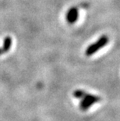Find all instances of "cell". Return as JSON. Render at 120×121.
Segmentation results:
<instances>
[{"mask_svg":"<svg viewBox=\"0 0 120 121\" xmlns=\"http://www.w3.org/2000/svg\"><path fill=\"white\" fill-rule=\"evenodd\" d=\"M108 37L107 35H102L101 38H99L95 42L91 44L87 48V49L85 51L86 56H91L94 55V53H96L98 51L101 49L104 46H105L108 42Z\"/></svg>","mask_w":120,"mask_h":121,"instance_id":"1","label":"cell"},{"mask_svg":"<svg viewBox=\"0 0 120 121\" xmlns=\"http://www.w3.org/2000/svg\"><path fill=\"white\" fill-rule=\"evenodd\" d=\"M101 100L100 97L94 95H91L87 92L86 95L80 99V109L82 111H86L89 108L91 107L94 104L99 102Z\"/></svg>","mask_w":120,"mask_h":121,"instance_id":"2","label":"cell"},{"mask_svg":"<svg viewBox=\"0 0 120 121\" xmlns=\"http://www.w3.org/2000/svg\"><path fill=\"white\" fill-rule=\"evenodd\" d=\"M66 20L70 23V24H73L75 23L78 19V9L76 7H72L68 10L67 13H66Z\"/></svg>","mask_w":120,"mask_h":121,"instance_id":"3","label":"cell"},{"mask_svg":"<svg viewBox=\"0 0 120 121\" xmlns=\"http://www.w3.org/2000/svg\"><path fill=\"white\" fill-rule=\"evenodd\" d=\"M12 43V40L11 37L7 36V37L5 38V39L3 41V45H2V47L0 48V56L2 55L3 53L8 52L10 47H11Z\"/></svg>","mask_w":120,"mask_h":121,"instance_id":"4","label":"cell"},{"mask_svg":"<svg viewBox=\"0 0 120 121\" xmlns=\"http://www.w3.org/2000/svg\"><path fill=\"white\" fill-rule=\"evenodd\" d=\"M87 92L83 90H76L75 91H73V96L77 99H81L82 98L86 95Z\"/></svg>","mask_w":120,"mask_h":121,"instance_id":"5","label":"cell"}]
</instances>
